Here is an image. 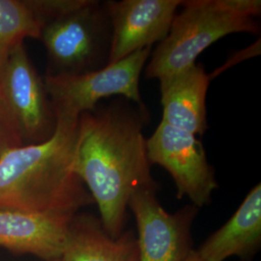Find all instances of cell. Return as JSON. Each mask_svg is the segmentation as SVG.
Listing matches in <instances>:
<instances>
[{
  "label": "cell",
  "instance_id": "1",
  "mask_svg": "<svg viewBox=\"0 0 261 261\" xmlns=\"http://www.w3.org/2000/svg\"><path fill=\"white\" fill-rule=\"evenodd\" d=\"M144 110L115 101L79 120L74 169L113 238L124 231L134 191L155 184L143 135Z\"/></svg>",
  "mask_w": 261,
  "mask_h": 261
},
{
  "label": "cell",
  "instance_id": "2",
  "mask_svg": "<svg viewBox=\"0 0 261 261\" xmlns=\"http://www.w3.org/2000/svg\"><path fill=\"white\" fill-rule=\"evenodd\" d=\"M56 120L47 140L0 156V210L75 215L94 203L74 169L80 119Z\"/></svg>",
  "mask_w": 261,
  "mask_h": 261
},
{
  "label": "cell",
  "instance_id": "3",
  "mask_svg": "<svg viewBox=\"0 0 261 261\" xmlns=\"http://www.w3.org/2000/svg\"><path fill=\"white\" fill-rule=\"evenodd\" d=\"M168 36L151 53L145 76L159 81L196 63L207 47L229 34H256L255 20L261 13L259 0L181 1Z\"/></svg>",
  "mask_w": 261,
  "mask_h": 261
},
{
  "label": "cell",
  "instance_id": "4",
  "mask_svg": "<svg viewBox=\"0 0 261 261\" xmlns=\"http://www.w3.org/2000/svg\"><path fill=\"white\" fill-rule=\"evenodd\" d=\"M41 40L54 68L48 74H84L109 65L112 23L105 3L86 0L49 21Z\"/></svg>",
  "mask_w": 261,
  "mask_h": 261
},
{
  "label": "cell",
  "instance_id": "5",
  "mask_svg": "<svg viewBox=\"0 0 261 261\" xmlns=\"http://www.w3.org/2000/svg\"><path fill=\"white\" fill-rule=\"evenodd\" d=\"M152 47L126 56L118 62L84 74H47L44 84L56 118L80 119L92 112L103 98L122 96L144 110L140 90L141 72Z\"/></svg>",
  "mask_w": 261,
  "mask_h": 261
},
{
  "label": "cell",
  "instance_id": "6",
  "mask_svg": "<svg viewBox=\"0 0 261 261\" xmlns=\"http://www.w3.org/2000/svg\"><path fill=\"white\" fill-rule=\"evenodd\" d=\"M128 208L137 223L139 261H184L194 251L191 228L198 212L196 206L169 213L159 202L155 183L136 189Z\"/></svg>",
  "mask_w": 261,
  "mask_h": 261
},
{
  "label": "cell",
  "instance_id": "7",
  "mask_svg": "<svg viewBox=\"0 0 261 261\" xmlns=\"http://www.w3.org/2000/svg\"><path fill=\"white\" fill-rule=\"evenodd\" d=\"M146 150L150 165L161 166L173 179L179 199L187 196L196 208L211 201L219 185L196 136L161 121L146 140Z\"/></svg>",
  "mask_w": 261,
  "mask_h": 261
},
{
  "label": "cell",
  "instance_id": "8",
  "mask_svg": "<svg viewBox=\"0 0 261 261\" xmlns=\"http://www.w3.org/2000/svg\"><path fill=\"white\" fill-rule=\"evenodd\" d=\"M0 98L17 122L23 142L47 140L56 120L44 82L28 58L23 43L10 50L0 73Z\"/></svg>",
  "mask_w": 261,
  "mask_h": 261
},
{
  "label": "cell",
  "instance_id": "9",
  "mask_svg": "<svg viewBox=\"0 0 261 261\" xmlns=\"http://www.w3.org/2000/svg\"><path fill=\"white\" fill-rule=\"evenodd\" d=\"M105 6L112 23V64L167 37L181 1L121 0L105 2Z\"/></svg>",
  "mask_w": 261,
  "mask_h": 261
},
{
  "label": "cell",
  "instance_id": "10",
  "mask_svg": "<svg viewBox=\"0 0 261 261\" xmlns=\"http://www.w3.org/2000/svg\"><path fill=\"white\" fill-rule=\"evenodd\" d=\"M74 216L0 210V247L46 261L62 259Z\"/></svg>",
  "mask_w": 261,
  "mask_h": 261
},
{
  "label": "cell",
  "instance_id": "11",
  "mask_svg": "<svg viewBox=\"0 0 261 261\" xmlns=\"http://www.w3.org/2000/svg\"><path fill=\"white\" fill-rule=\"evenodd\" d=\"M212 76L195 63L160 82L162 121L195 136H202L208 125L206 95Z\"/></svg>",
  "mask_w": 261,
  "mask_h": 261
},
{
  "label": "cell",
  "instance_id": "12",
  "mask_svg": "<svg viewBox=\"0 0 261 261\" xmlns=\"http://www.w3.org/2000/svg\"><path fill=\"white\" fill-rule=\"evenodd\" d=\"M261 245V185L252 188L231 218L196 250L203 261L236 256L250 261Z\"/></svg>",
  "mask_w": 261,
  "mask_h": 261
},
{
  "label": "cell",
  "instance_id": "13",
  "mask_svg": "<svg viewBox=\"0 0 261 261\" xmlns=\"http://www.w3.org/2000/svg\"><path fill=\"white\" fill-rule=\"evenodd\" d=\"M62 260L139 261L137 238L132 231L113 238L106 232L99 218L76 213Z\"/></svg>",
  "mask_w": 261,
  "mask_h": 261
},
{
  "label": "cell",
  "instance_id": "14",
  "mask_svg": "<svg viewBox=\"0 0 261 261\" xmlns=\"http://www.w3.org/2000/svg\"><path fill=\"white\" fill-rule=\"evenodd\" d=\"M45 25L28 1L0 0V57H7L25 38L41 39Z\"/></svg>",
  "mask_w": 261,
  "mask_h": 261
},
{
  "label": "cell",
  "instance_id": "15",
  "mask_svg": "<svg viewBox=\"0 0 261 261\" xmlns=\"http://www.w3.org/2000/svg\"><path fill=\"white\" fill-rule=\"evenodd\" d=\"M22 144L23 139L19 126L0 98V156L6 150Z\"/></svg>",
  "mask_w": 261,
  "mask_h": 261
},
{
  "label": "cell",
  "instance_id": "16",
  "mask_svg": "<svg viewBox=\"0 0 261 261\" xmlns=\"http://www.w3.org/2000/svg\"><path fill=\"white\" fill-rule=\"evenodd\" d=\"M184 261H203L198 255H197V253H196V251H193V252H191L189 255H188V257H187L186 259Z\"/></svg>",
  "mask_w": 261,
  "mask_h": 261
},
{
  "label": "cell",
  "instance_id": "17",
  "mask_svg": "<svg viewBox=\"0 0 261 261\" xmlns=\"http://www.w3.org/2000/svg\"><path fill=\"white\" fill-rule=\"evenodd\" d=\"M8 57V56H7ZM7 57H0V73H1V71H2V68H3V66L5 64V62H6V59H7Z\"/></svg>",
  "mask_w": 261,
  "mask_h": 261
},
{
  "label": "cell",
  "instance_id": "18",
  "mask_svg": "<svg viewBox=\"0 0 261 261\" xmlns=\"http://www.w3.org/2000/svg\"><path fill=\"white\" fill-rule=\"evenodd\" d=\"M56 261H64V260H62V259H59V260H56Z\"/></svg>",
  "mask_w": 261,
  "mask_h": 261
}]
</instances>
